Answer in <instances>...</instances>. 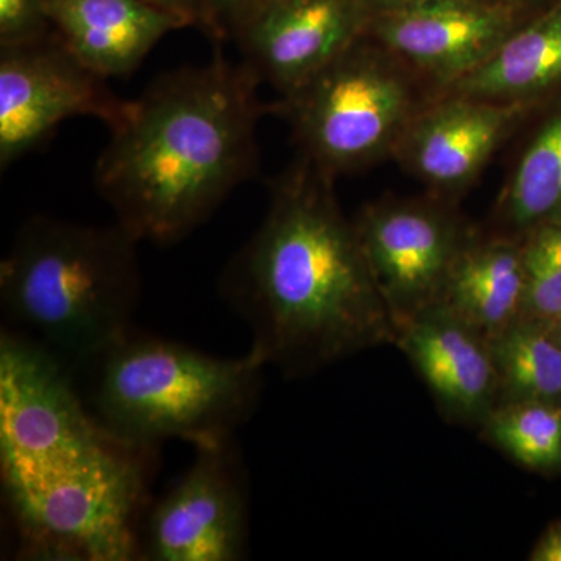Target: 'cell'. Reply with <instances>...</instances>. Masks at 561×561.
<instances>
[{"mask_svg":"<svg viewBox=\"0 0 561 561\" xmlns=\"http://www.w3.org/2000/svg\"><path fill=\"white\" fill-rule=\"evenodd\" d=\"M81 65L61 41L0 47V169L7 171L72 117L113 124L125 101Z\"/></svg>","mask_w":561,"mask_h":561,"instance_id":"cell-9","label":"cell"},{"mask_svg":"<svg viewBox=\"0 0 561 561\" xmlns=\"http://www.w3.org/2000/svg\"><path fill=\"white\" fill-rule=\"evenodd\" d=\"M373 16L368 32L379 47L440 91L489 60L518 27L512 5L485 0H423Z\"/></svg>","mask_w":561,"mask_h":561,"instance_id":"cell-10","label":"cell"},{"mask_svg":"<svg viewBox=\"0 0 561 561\" xmlns=\"http://www.w3.org/2000/svg\"><path fill=\"white\" fill-rule=\"evenodd\" d=\"M353 227L397 330L440 302L457 257L479 232L437 198L371 203Z\"/></svg>","mask_w":561,"mask_h":561,"instance_id":"cell-7","label":"cell"},{"mask_svg":"<svg viewBox=\"0 0 561 561\" xmlns=\"http://www.w3.org/2000/svg\"><path fill=\"white\" fill-rule=\"evenodd\" d=\"M535 110L443 94L416 111L393 150L412 175L449 197L468 190L497 147Z\"/></svg>","mask_w":561,"mask_h":561,"instance_id":"cell-12","label":"cell"},{"mask_svg":"<svg viewBox=\"0 0 561 561\" xmlns=\"http://www.w3.org/2000/svg\"><path fill=\"white\" fill-rule=\"evenodd\" d=\"M479 434L524 470L545 476L561 471V404L502 402Z\"/></svg>","mask_w":561,"mask_h":561,"instance_id":"cell-19","label":"cell"},{"mask_svg":"<svg viewBox=\"0 0 561 561\" xmlns=\"http://www.w3.org/2000/svg\"><path fill=\"white\" fill-rule=\"evenodd\" d=\"M526 319L556 324L561 320V224L541 225L522 239Z\"/></svg>","mask_w":561,"mask_h":561,"instance_id":"cell-20","label":"cell"},{"mask_svg":"<svg viewBox=\"0 0 561 561\" xmlns=\"http://www.w3.org/2000/svg\"><path fill=\"white\" fill-rule=\"evenodd\" d=\"M371 20L365 0H265L236 41L257 79L287 98L356 46Z\"/></svg>","mask_w":561,"mask_h":561,"instance_id":"cell-11","label":"cell"},{"mask_svg":"<svg viewBox=\"0 0 561 561\" xmlns=\"http://www.w3.org/2000/svg\"><path fill=\"white\" fill-rule=\"evenodd\" d=\"M47 13L62 46L105 80L135 72L168 33L191 25L144 0H47Z\"/></svg>","mask_w":561,"mask_h":561,"instance_id":"cell-14","label":"cell"},{"mask_svg":"<svg viewBox=\"0 0 561 561\" xmlns=\"http://www.w3.org/2000/svg\"><path fill=\"white\" fill-rule=\"evenodd\" d=\"M541 111L501 192L496 234L523 239L541 225L561 224V98Z\"/></svg>","mask_w":561,"mask_h":561,"instance_id":"cell-17","label":"cell"},{"mask_svg":"<svg viewBox=\"0 0 561 561\" xmlns=\"http://www.w3.org/2000/svg\"><path fill=\"white\" fill-rule=\"evenodd\" d=\"M220 291L249 327L251 356L287 378L397 339L331 176L308 160L273 186L267 216L225 268Z\"/></svg>","mask_w":561,"mask_h":561,"instance_id":"cell-2","label":"cell"},{"mask_svg":"<svg viewBox=\"0 0 561 561\" xmlns=\"http://www.w3.org/2000/svg\"><path fill=\"white\" fill-rule=\"evenodd\" d=\"M556 2H560L561 3V0H556Z\"/></svg>","mask_w":561,"mask_h":561,"instance_id":"cell-28","label":"cell"},{"mask_svg":"<svg viewBox=\"0 0 561 561\" xmlns=\"http://www.w3.org/2000/svg\"><path fill=\"white\" fill-rule=\"evenodd\" d=\"M138 243L119 224L31 217L0 264L3 312L70 371L83 370L131 331Z\"/></svg>","mask_w":561,"mask_h":561,"instance_id":"cell-4","label":"cell"},{"mask_svg":"<svg viewBox=\"0 0 561 561\" xmlns=\"http://www.w3.org/2000/svg\"><path fill=\"white\" fill-rule=\"evenodd\" d=\"M88 408L60 359L0 334V478L32 560L139 559L149 457Z\"/></svg>","mask_w":561,"mask_h":561,"instance_id":"cell-1","label":"cell"},{"mask_svg":"<svg viewBox=\"0 0 561 561\" xmlns=\"http://www.w3.org/2000/svg\"><path fill=\"white\" fill-rule=\"evenodd\" d=\"M513 3L529 2V0H511Z\"/></svg>","mask_w":561,"mask_h":561,"instance_id":"cell-27","label":"cell"},{"mask_svg":"<svg viewBox=\"0 0 561 561\" xmlns=\"http://www.w3.org/2000/svg\"><path fill=\"white\" fill-rule=\"evenodd\" d=\"M524 295L522 239L479 231L457 257L438 305L491 342L523 316Z\"/></svg>","mask_w":561,"mask_h":561,"instance_id":"cell-16","label":"cell"},{"mask_svg":"<svg viewBox=\"0 0 561 561\" xmlns=\"http://www.w3.org/2000/svg\"><path fill=\"white\" fill-rule=\"evenodd\" d=\"M381 47H351L308 84L276 105L295 138L328 176L393 154L415 116L408 73Z\"/></svg>","mask_w":561,"mask_h":561,"instance_id":"cell-6","label":"cell"},{"mask_svg":"<svg viewBox=\"0 0 561 561\" xmlns=\"http://www.w3.org/2000/svg\"><path fill=\"white\" fill-rule=\"evenodd\" d=\"M370 7L371 11H379L401 9V7L412 5V3L423 2V0H365Z\"/></svg>","mask_w":561,"mask_h":561,"instance_id":"cell-25","label":"cell"},{"mask_svg":"<svg viewBox=\"0 0 561 561\" xmlns=\"http://www.w3.org/2000/svg\"><path fill=\"white\" fill-rule=\"evenodd\" d=\"M265 0H202L214 27V38H238Z\"/></svg>","mask_w":561,"mask_h":561,"instance_id":"cell-22","label":"cell"},{"mask_svg":"<svg viewBox=\"0 0 561 561\" xmlns=\"http://www.w3.org/2000/svg\"><path fill=\"white\" fill-rule=\"evenodd\" d=\"M393 346L411 362L443 419L481 430L500 402L489 339L435 305L400 324Z\"/></svg>","mask_w":561,"mask_h":561,"instance_id":"cell-13","label":"cell"},{"mask_svg":"<svg viewBox=\"0 0 561 561\" xmlns=\"http://www.w3.org/2000/svg\"><path fill=\"white\" fill-rule=\"evenodd\" d=\"M51 33L47 0H0V47L38 43Z\"/></svg>","mask_w":561,"mask_h":561,"instance_id":"cell-21","label":"cell"},{"mask_svg":"<svg viewBox=\"0 0 561 561\" xmlns=\"http://www.w3.org/2000/svg\"><path fill=\"white\" fill-rule=\"evenodd\" d=\"M264 368L250 353L210 356L130 331L83 368L87 404L105 430L138 448L154 451L171 438L220 445L256 411Z\"/></svg>","mask_w":561,"mask_h":561,"instance_id":"cell-5","label":"cell"},{"mask_svg":"<svg viewBox=\"0 0 561 561\" xmlns=\"http://www.w3.org/2000/svg\"><path fill=\"white\" fill-rule=\"evenodd\" d=\"M531 561H561V519L549 524L530 551Z\"/></svg>","mask_w":561,"mask_h":561,"instance_id":"cell-24","label":"cell"},{"mask_svg":"<svg viewBox=\"0 0 561 561\" xmlns=\"http://www.w3.org/2000/svg\"><path fill=\"white\" fill-rule=\"evenodd\" d=\"M553 331H556L557 337H559V341L561 342V320L557 321L556 324H552Z\"/></svg>","mask_w":561,"mask_h":561,"instance_id":"cell-26","label":"cell"},{"mask_svg":"<svg viewBox=\"0 0 561 561\" xmlns=\"http://www.w3.org/2000/svg\"><path fill=\"white\" fill-rule=\"evenodd\" d=\"M260 83L219 54L125 101L94 171L116 224L138 242H179L256 175Z\"/></svg>","mask_w":561,"mask_h":561,"instance_id":"cell-3","label":"cell"},{"mask_svg":"<svg viewBox=\"0 0 561 561\" xmlns=\"http://www.w3.org/2000/svg\"><path fill=\"white\" fill-rule=\"evenodd\" d=\"M442 94L531 110L561 98V3L516 27L489 60Z\"/></svg>","mask_w":561,"mask_h":561,"instance_id":"cell-15","label":"cell"},{"mask_svg":"<svg viewBox=\"0 0 561 561\" xmlns=\"http://www.w3.org/2000/svg\"><path fill=\"white\" fill-rule=\"evenodd\" d=\"M139 559L236 561L249 548V490L232 440L198 446L190 470L151 505Z\"/></svg>","mask_w":561,"mask_h":561,"instance_id":"cell-8","label":"cell"},{"mask_svg":"<svg viewBox=\"0 0 561 561\" xmlns=\"http://www.w3.org/2000/svg\"><path fill=\"white\" fill-rule=\"evenodd\" d=\"M144 2L153 3V5L161 7V9L180 14L184 20L190 21L191 25L202 27L214 38L213 22H210L202 0H144Z\"/></svg>","mask_w":561,"mask_h":561,"instance_id":"cell-23","label":"cell"},{"mask_svg":"<svg viewBox=\"0 0 561 561\" xmlns=\"http://www.w3.org/2000/svg\"><path fill=\"white\" fill-rule=\"evenodd\" d=\"M500 402L561 404V342L551 324L519 317L491 341Z\"/></svg>","mask_w":561,"mask_h":561,"instance_id":"cell-18","label":"cell"}]
</instances>
